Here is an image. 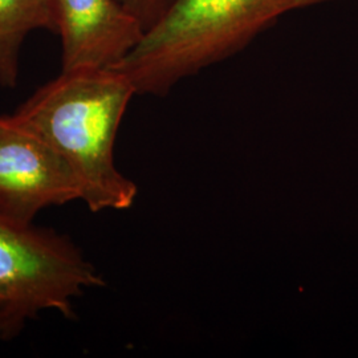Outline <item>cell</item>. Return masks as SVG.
I'll return each instance as SVG.
<instances>
[{
    "mask_svg": "<svg viewBox=\"0 0 358 358\" xmlns=\"http://www.w3.org/2000/svg\"><path fill=\"white\" fill-rule=\"evenodd\" d=\"M173 0H121V3L134 13L145 31L162 16Z\"/></svg>",
    "mask_w": 358,
    "mask_h": 358,
    "instance_id": "7",
    "label": "cell"
},
{
    "mask_svg": "<svg viewBox=\"0 0 358 358\" xmlns=\"http://www.w3.org/2000/svg\"><path fill=\"white\" fill-rule=\"evenodd\" d=\"M134 94L113 68L62 71L15 112L71 167L92 213L127 210L138 194L115 162V137Z\"/></svg>",
    "mask_w": 358,
    "mask_h": 358,
    "instance_id": "1",
    "label": "cell"
},
{
    "mask_svg": "<svg viewBox=\"0 0 358 358\" xmlns=\"http://www.w3.org/2000/svg\"><path fill=\"white\" fill-rule=\"evenodd\" d=\"M336 0H173L113 66L136 94L165 96L179 81L227 60L282 16Z\"/></svg>",
    "mask_w": 358,
    "mask_h": 358,
    "instance_id": "2",
    "label": "cell"
},
{
    "mask_svg": "<svg viewBox=\"0 0 358 358\" xmlns=\"http://www.w3.org/2000/svg\"><path fill=\"white\" fill-rule=\"evenodd\" d=\"M55 34L62 38V71L118 64L145 28L121 0H51Z\"/></svg>",
    "mask_w": 358,
    "mask_h": 358,
    "instance_id": "5",
    "label": "cell"
},
{
    "mask_svg": "<svg viewBox=\"0 0 358 358\" xmlns=\"http://www.w3.org/2000/svg\"><path fill=\"white\" fill-rule=\"evenodd\" d=\"M73 201L81 190L62 155L16 115H0V217L32 223Z\"/></svg>",
    "mask_w": 358,
    "mask_h": 358,
    "instance_id": "4",
    "label": "cell"
},
{
    "mask_svg": "<svg viewBox=\"0 0 358 358\" xmlns=\"http://www.w3.org/2000/svg\"><path fill=\"white\" fill-rule=\"evenodd\" d=\"M40 28L55 32L51 0H0L1 87H16L23 43L29 32Z\"/></svg>",
    "mask_w": 358,
    "mask_h": 358,
    "instance_id": "6",
    "label": "cell"
},
{
    "mask_svg": "<svg viewBox=\"0 0 358 358\" xmlns=\"http://www.w3.org/2000/svg\"><path fill=\"white\" fill-rule=\"evenodd\" d=\"M103 285L71 238L0 217V341L15 340L45 310L75 319L77 297Z\"/></svg>",
    "mask_w": 358,
    "mask_h": 358,
    "instance_id": "3",
    "label": "cell"
}]
</instances>
